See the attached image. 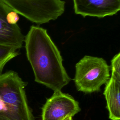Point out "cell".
<instances>
[{
  "label": "cell",
  "instance_id": "6da1fadb",
  "mask_svg": "<svg viewBox=\"0 0 120 120\" xmlns=\"http://www.w3.org/2000/svg\"><path fill=\"white\" fill-rule=\"evenodd\" d=\"M24 42L35 81L54 92L61 91L71 79L63 65L60 52L46 30L32 25L24 37Z\"/></svg>",
  "mask_w": 120,
  "mask_h": 120
},
{
  "label": "cell",
  "instance_id": "7a4b0ae2",
  "mask_svg": "<svg viewBox=\"0 0 120 120\" xmlns=\"http://www.w3.org/2000/svg\"><path fill=\"white\" fill-rule=\"evenodd\" d=\"M26 85L14 71L0 74V120H35L28 104Z\"/></svg>",
  "mask_w": 120,
  "mask_h": 120
},
{
  "label": "cell",
  "instance_id": "3957f363",
  "mask_svg": "<svg viewBox=\"0 0 120 120\" xmlns=\"http://www.w3.org/2000/svg\"><path fill=\"white\" fill-rule=\"evenodd\" d=\"M74 81L78 91H98L110 77V67L102 58L85 55L75 65Z\"/></svg>",
  "mask_w": 120,
  "mask_h": 120
},
{
  "label": "cell",
  "instance_id": "277c9868",
  "mask_svg": "<svg viewBox=\"0 0 120 120\" xmlns=\"http://www.w3.org/2000/svg\"><path fill=\"white\" fill-rule=\"evenodd\" d=\"M30 22L38 24L55 20L65 10L62 0H0Z\"/></svg>",
  "mask_w": 120,
  "mask_h": 120
},
{
  "label": "cell",
  "instance_id": "5b68a950",
  "mask_svg": "<svg viewBox=\"0 0 120 120\" xmlns=\"http://www.w3.org/2000/svg\"><path fill=\"white\" fill-rule=\"evenodd\" d=\"M80 111L78 102L71 96L61 91H55L42 108V120H63Z\"/></svg>",
  "mask_w": 120,
  "mask_h": 120
},
{
  "label": "cell",
  "instance_id": "8992f818",
  "mask_svg": "<svg viewBox=\"0 0 120 120\" xmlns=\"http://www.w3.org/2000/svg\"><path fill=\"white\" fill-rule=\"evenodd\" d=\"M18 14L0 0V45L20 49L24 37L17 25Z\"/></svg>",
  "mask_w": 120,
  "mask_h": 120
},
{
  "label": "cell",
  "instance_id": "52a82bcc",
  "mask_svg": "<svg viewBox=\"0 0 120 120\" xmlns=\"http://www.w3.org/2000/svg\"><path fill=\"white\" fill-rule=\"evenodd\" d=\"M120 53L115 54L111 60V75L105 84L104 94L111 120H120Z\"/></svg>",
  "mask_w": 120,
  "mask_h": 120
},
{
  "label": "cell",
  "instance_id": "ba28073f",
  "mask_svg": "<svg viewBox=\"0 0 120 120\" xmlns=\"http://www.w3.org/2000/svg\"><path fill=\"white\" fill-rule=\"evenodd\" d=\"M75 13L83 17L103 18L117 14L120 0H73Z\"/></svg>",
  "mask_w": 120,
  "mask_h": 120
},
{
  "label": "cell",
  "instance_id": "9c48e42d",
  "mask_svg": "<svg viewBox=\"0 0 120 120\" xmlns=\"http://www.w3.org/2000/svg\"><path fill=\"white\" fill-rule=\"evenodd\" d=\"M19 54L18 49L15 47L0 45V74L6 64Z\"/></svg>",
  "mask_w": 120,
  "mask_h": 120
},
{
  "label": "cell",
  "instance_id": "30bf717a",
  "mask_svg": "<svg viewBox=\"0 0 120 120\" xmlns=\"http://www.w3.org/2000/svg\"><path fill=\"white\" fill-rule=\"evenodd\" d=\"M72 117H67L66 118H65V119H64L63 120H72Z\"/></svg>",
  "mask_w": 120,
  "mask_h": 120
}]
</instances>
